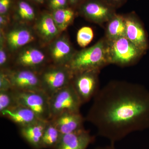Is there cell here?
<instances>
[{"mask_svg":"<svg viewBox=\"0 0 149 149\" xmlns=\"http://www.w3.org/2000/svg\"><path fill=\"white\" fill-rule=\"evenodd\" d=\"M13 91L17 104L29 109L41 120H50V97L44 91Z\"/></svg>","mask_w":149,"mask_h":149,"instance_id":"5","label":"cell"},{"mask_svg":"<svg viewBox=\"0 0 149 149\" xmlns=\"http://www.w3.org/2000/svg\"><path fill=\"white\" fill-rule=\"evenodd\" d=\"M109 64L108 42L104 38L92 47L76 52L66 66L73 74L86 70L100 71Z\"/></svg>","mask_w":149,"mask_h":149,"instance_id":"2","label":"cell"},{"mask_svg":"<svg viewBox=\"0 0 149 149\" xmlns=\"http://www.w3.org/2000/svg\"><path fill=\"white\" fill-rule=\"evenodd\" d=\"M12 4V0H0V15H7Z\"/></svg>","mask_w":149,"mask_h":149,"instance_id":"28","label":"cell"},{"mask_svg":"<svg viewBox=\"0 0 149 149\" xmlns=\"http://www.w3.org/2000/svg\"><path fill=\"white\" fill-rule=\"evenodd\" d=\"M125 37L144 53L148 47L146 30L141 22L134 13L124 15Z\"/></svg>","mask_w":149,"mask_h":149,"instance_id":"10","label":"cell"},{"mask_svg":"<svg viewBox=\"0 0 149 149\" xmlns=\"http://www.w3.org/2000/svg\"><path fill=\"white\" fill-rule=\"evenodd\" d=\"M62 135L51 120H49L43 134L42 140L43 148L55 149Z\"/></svg>","mask_w":149,"mask_h":149,"instance_id":"20","label":"cell"},{"mask_svg":"<svg viewBox=\"0 0 149 149\" xmlns=\"http://www.w3.org/2000/svg\"><path fill=\"white\" fill-rule=\"evenodd\" d=\"M9 19L7 15H0V26L2 29L6 27L8 24Z\"/></svg>","mask_w":149,"mask_h":149,"instance_id":"30","label":"cell"},{"mask_svg":"<svg viewBox=\"0 0 149 149\" xmlns=\"http://www.w3.org/2000/svg\"><path fill=\"white\" fill-rule=\"evenodd\" d=\"M84 0H68L69 4L72 7H77L79 6Z\"/></svg>","mask_w":149,"mask_h":149,"instance_id":"31","label":"cell"},{"mask_svg":"<svg viewBox=\"0 0 149 149\" xmlns=\"http://www.w3.org/2000/svg\"><path fill=\"white\" fill-rule=\"evenodd\" d=\"M77 9L81 16L98 24L107 23L116 13V8L103 0H84Z\"/></svg>","mask_w":149,"mask_h":149,"instance_id":"9","label":"cell"},{"mask_svg":"<svg viewBox=\"0 0 149 149\" xmlns=\"http://www.w3.org/2000/svg\"><path fill=\"white\" fill-rule=\"evenodd\" d=\"M125 23L124 15L116 13L107 22L104 38L108 41L125 37Z\"/></svg>","mask_w":149,"mask_h":149,"instance_id":"19","label":"cell"},{"mask_svg":"<svg viewBox=\"0 0 149 149\" xmlns=\"http://www.w3.org/2000/svg\"><path fill=\"white\" fill-rule=\"evenodd\" d=\"M5 37L6 45L11 52L23 47L35 39L32 30L25 26L15 27L10 30Z\"/></svg>","mask_w":149,"mask_h":149,"instance_id":"16","label":"cell"},{"mask_svg":"<svg viewBox=\"0 0 149 149\" xmlns=\"http://www.w3.org/2000/svg\"><path fill=\"white\" fill-rule=\"evenodd\" d=\"M12 90L9 79L5 71L1 70L0 72V91Z\"/></svg>","mask_w":149,"mask_h":149,"instance_id":"26","label":"cell"},{"mask_svg":"<svg viewBox=\"0 0 149 149\" xmlns=\"http://www.w3.org/2000/svg\"><path fill=\"white\" fill-rule=\"evenodd\" d=\"M100 70H86L72 75L71 83L82 104L94 98L100 90Z\"/></svg>","mask_w":149,"mask_h":149,"instance_id":"7","label":"cell"},{"mask_svg":"<svg viewBox=\"0 0 149 149\" xmlns=\"http://www.w3.org/2000/svg\"><path fill=\"white\" fill-rule=\"evenodd\" d=\"M0 113L1 116L8 118L19 127L27 126L41 120L32 110L18 104L1 112Z\"/></svg>","mask_w":149,"mask_h":149,"instance_id":"15","label":"cell"},{"mask_svg":"<svg viewBox=\"0 0 149 149\" xmlns=\"http://www.w3.org/2000/svg\"><path fill=\"white\" fill-rule=\"evenodd\" d=\"M82 105L70 83L50 97V120L65 112H80Z\"/></svg>","mask_w":149,"mask_h":149,"instance_id":"6","label":"cell"},{"mask_svg":"<svg viewBox=\"0 0 149 149\" xmlns=\"http://www.w3.org/2000/svg\"><path fill=\"white\" fill-rule=\"evenodd\" d=\"M17 17L19 20L24 22L33 21L36 17V13L32 6L25 1H19L16 8Z\"/></svg>","mask_w":149,"mask_h":149,"instance_id":"22","label":"cell"},{"mask_svg":"<svg viewBox=\"0 0 149 149\" xmlns=\"http://www.w3.org/2000/svg\"><path fill=\"white\" fill-rule=\"evenodd\" d=\"M36 29L41 39L46 42L55 40L61 32L54 21L52 14L47 13L42 14L37 20Z\"/></svg>","mask_w":149,"mask_h":149,"instance_id":"18","label":"cell"},{"mask_svg":"<svg viewBox=\"0 0 149 149\" xmlns=\"http://www.w3.org/2000/svg\"><path fill=\"white\" fill-rule=\"evenodd\" d=\"M49 51L54 65L62 66L67 65L76 53L65 36H60L54 40L49 46Z\"/></svg>","mask_w":149,"mask_h":149,"instance_id":"12","label":"cell"},{"mask_svg":"<svg viewBox=\"0 0 149 149\" xmlns=\"http://www.w3.org/2000/svg\"><path fill=\"white\" fill-rule=\"evenodd\" d=\"M4 71L8 76L13 90L22 91H42L40 72L21 68H9Z\"/></svg>","mask_w":149,"mask_h":149,"instance_id":"8","label":"cell"},{"mask_svg":"<svg viewBox=\"0 0 149 149\" xmlns=\"http://www.w3.org/2000/svg\"><path fill=\"white\" fill-rule=\"evenodd\" d=\"M54 21L60 32L64 31L72 23L75 12L72 8H65L52 11Z\"/></svg>","mask_w":149,"mask_h":149,"instance_id":"21","label":"cell"},{"mask_svg":"<svg viewBox=\"0 0 149 149\" xmlns=\"http://www.w3.org/2000/svg\"><path fill=\"white\" fill-rule=\"evenodd\" d=\"M4 35L3 29H1L0 37V67L1 70H6L9 69L8 66V57L6 49L5 37Z\"/></svg>","mask_w":149,"mask_h":149,"instance_id":"25","label":"cell"},{"mask_svg":"<svg viewBox=\"0 0 149 149\" xmlns=\"http://www.w3.org/2000/svg\"><path fill=\"white\" fill-rule=\"evenodd\" d=\"M103 1L116 9L123 5L126 2V0H103Z\"/></svg>","mask_w":149,"mask_h":149,"instance_id":"29","label":"cell"},{"mask_svg":"<svg viewBox=\"0 0 149 149\" xmlns=\"http://www.w3.org/2000/svg\"><path fill=\"white\" fill-rule=\"evenodd\" d=\"M46 56L42 51L35 47H24L17 56L15 63L18 68H27L40 72L45 68Z\"/></svg>","mask_w":149,"mask_h":149,"instance_id":"11","label":"cell"},{"mask_svg":"<svg viewBox=\"0 0 149 149\" xmlns=\"http://www.w3.org/2000/svg\"><path fill=\"white\" fill-rule=\"evenodd\" d=\"M48 121L40 120L27 126L19 127L22 137L33 149H42V140Z\"/></svg>","mask_w":149,"mask_h":149,"instance_id":"17","label":"cell"},{"mask_svg":"<svg viewBox=\"0 0 149 149\" xmlns=\"http://www.w3.org/2000/svg\"><path fill=\"white\" fill-rule=\"evenodd\" d=\"M94 37V32L91 27L85 26L80 28L77 32V44L82 47L88 46Z\"/></svg>","mask_w":149,"mask_h":149,"instance_id":"23","label":"cell"},{"mask_svg":"<svg viewBox=\"0 0 149 149\" xmlns=\"http://www.w3.org/2000/svg\"><path fill=\"white\" fill-rule=\"evenodd\" d=\"M62 135L68 134L84 128L85 118L80 112L67 111L63 113L51 120Z\"/></svg>","mask_w":149,"mask_h":149,"instance_id":"14","label":"cell"},{"mask_svg":"<svg viewBox=\"0 0 149 149\" xmlns=\"http://www.w3.org/2000/svg\"><path fill=\"white\" fill-rule=\"evenodd\" d=\"M95 140V137L84 128L62 135L55 149H87Z\"/></svg>","mask_w":149,"mask_h":149,"instance_id":"13","label":"cell"},{"mask_svg":"<svg viewBox=\"0 0 149 149\" xmlns=\"http://www.w3.org/2000/svg\"><path fill=\"white\" fill-rule=\"evenodd\" d=\"M107 41L110 64L129 66L138 61L145 53L125 37Z\"/></svg>","mask_w":149,"mask_h":149,"instance_id":"3","label":"cell"},{"mask_svg":"<svg viewBox=\"0 0 149 149\" xmlns=\"http://www.w3.org/2000/svg\"><path fill=\"white\" fill-rule=\"evenodd\" d=\"M72 72L67 66L57 65L44 68L40 72L42 90L49 97L71 83Z\"/></svg>","mask_w":149,"mask_h":149,"instance_id":"4","label":"cell"},{"mask_svg":"<svg viewBox=\"0 0 149 149\" xmlns=\"http://www.w3.org/2000/svg\"><path fill=\"white\" fill-rule=\"evenodd\" d=\"M32 1L35 2L39 4H43L45 1V0H32Z\"/></svg>","mask_w":149,"mask_h":149,"instance_id":"33","label":"cell"},{"mask_svg":"<svg viewBox=\"0 0 149 149\" xmlns=\"http://www.w3.org/2000/svg\"><path fill=\"white\" fill-rule=\"evenodd\" d=\"M93 100L85 120L111 144L149 129V91L143 85L111 81L100 89Z\"/></svg>","mask_w":149,"mask_h":149,"instance_id":"1","label":"cell"},{"mask_svg":"<svg viewBox=\"0 0 149 149\" xmlns=\"http://www.w3.org/2000/svg\"><path fill=\"white\" fill-rule=\"evenodd\" d=\"M68 5H70L68 0H49L48 1V6L52 11L68 7Z\"/></svg>","mask_w":149,"mask_h":149,"instance_id":"27","label":"cell"},{"mask_svg":"<svg viewBox=\"0 0 149 149\" xmlns=\"http://www.w3.org/2000/svg\"><path fill=\"white\" fill-rule=\"evenodd\" d=\"M95 149H117L115 146L114 144L110 143L109 145L106 146H98L95 148Z\"/></svg>","mask_w":149,"mask_h":149,"instance_id":"32","label":"cell"},{"mask_svg":"<svg viewBox=\"0 0 149 149\" xmlns=\"http://www.w3.org/2000/svg\"><path fill=\"white\" fill-rule=\"evenodd\" d=\"M16 104L13 90L0 91V112Z\"/></svg>","mask_w":149,"mask_h":149,"instance_id":"24","label":"cell"}]
</instances>
